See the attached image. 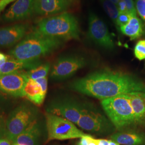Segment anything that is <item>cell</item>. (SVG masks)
<instances>
[{
  "label": "cell",
  "instance_id": "cell-1",
  "mask_svg": "<svg viewBox=\"0 0 145 145\" xmlns=\"http://www.w3.org/2000/svg\"><path fill=\"white\" fill-rule=\"evenodd\" d=\"M73 90L101 100L132 93H145V81L123 71L104 69L74 80Z\"/></svg>",
  "mask_w": 145,
  "mask_h": 145
},
{
  "label": "cell",
  "instance_id": "cell-2",
  "mask_svg": "<svg viewBox=\"0 0 145 145\" xmlns=\"http://www.w3.org/2000/svg\"><path fill=\"white\" fill-rule=\"evenodd\" d=\"M65 40L43 36L35 30L28 33L25 37L11 49L9 54L15 59L33 61L40 60L63 45Z\"/></svg>",
  "mask_w": 145,
  "mask_h": 145
},
{
  "label": "cell",
  "instance_id": "cell-3",
  "mask_svg": "<svg viewBox=\"0 0 145 145\" xmlns=\"http://www.w3.org/2000/svg\"><path fill=\"white\" fill-rule=\"evenodd\" d=\"M34 30L43 36L63 40H78L80 31L78 19L68 12L44 18L39 21Z\"/></svg>",
  "mask_w": 145,
  "mask_h": 145
},
{
  "label": "cell",
  "instance_id": "cell-4",
  "mask_svg": "<svg viewBox=\"0 0 145 145\" xmlns=\"http://www.w3.org/2000/svg\"><path fill=\"white\" fill-rule=\"evenodd\" d=\"M101 105L117 130L137 126L128 93L101 100Z\"/></svg>",
  "mask_w": 145,
  "mask_h": 145
},
{
  "label": "cell",
  "instance_id": "cell-5",
  "mask_svg": "<svg viewBox=\"0 0 145 145\" xmlns=\"http://www.w3.org/2000/svg\"><path fill=\"white\" fill-rule=\"evenodd\" d=\"M38 111L31 104L22 103L11 112L6 121L5 138L11 142L37 121Z\"/></svg>",
  "mask_w": 145,
  "mask_h": 145
},
{
  "label": "cell",
  "instance_id": "cell-6",
  "mask_svg": "<svg viewBox=\"0 0 145 145\" xmlns=\"http://www.w3.org/2000/svg\"><path fill=\"white\" fill-rule=\"evenodd\" d=\"M46 126L47 141L81 138L87 134L68 119L56 114L46 113Z\"/></svg>",
  "mask_w": 145,
  "mask_h": 145
},
{
  "label": "cell",
  "instance_id": "cell-7",
  "mask_svg": "<svg viewBox=\"0 0 145 145\" xmlns=\"http://www.w3.org/2000/svg\"><path fill=\"white\" fill-rule=\"evenodd\" d=\"M88 63L84 57L78 55H70L58 58L53 65L51 78L55 81H61L72 76Z\"/></svg>",
  "mask_w": 145,
  "mask_h": 145
},
{
  "label": "cell",
  "instance_id": "cell-8",
  "mask_svg": "<svg viewBox=\"0 0 145 145\" xmlns=\"http://www.w3.org/2000/svg\"><path fill=\"white\" fill-rule=\"evenodd\" d=\"M77 125L82 130L97 134L105 133L111 127L109 120L103 114L86 104H84Z\"/></svg>",
  "mask_w": 145,
  "mask_h": 145
},
{
  "label": "cell",
  "instance_id": "cell-9",
  "mask_svg": "<svg viewBox=\"0 0 145 145\" xmlns=\"http://www.w3.org/2000/svg\"><path fill=\"white\" fill-rule=\"evenodd\" d=\"M84 106V104L72 99H57L53 100L48 105L46 113L62 117L77 125Z\"/></svg>",
  "mask_w": 145,
  "mask_h": 145
},
{
  "label": "cell",
  "instance_id": "cell-10",
  "mask_svg": "<svg viewBox=\"0 0 145 145\" xmlns=\"http://www.w3.org/2000/svg\"><path fill=\"white\" fill-rule=\"evenodd\" d=\"M88 25V36L93 42L104 49H114V42L108 27L97 16L93 13H90Z\"/></svg>",
  "mask_w": 145,
  "mask_h": 145
},
{
  "label": "cell",
  "instance_id": "cell-11",
  "mask_svg": "<svg viewBox=\"0 0 145 145\" xmlns=\"http://www.w3.org/2000/svg\"><path fill=\"white\" fill-rule=\"evenodd\" d=\"M28 78L22 72L0 74V90L15 97L24 96V89Z\"/></svg>",
  "mask_w": 145,
  "mask_h": 145
},
{
  "label": "cell",
  "instance_id": "cell-12",
  "mask_svg": "<svg viewBox=\"0 0 145 145\" xmlns=\"http://www.w3.org/2000/svg\"><path fill=\"white\" fill-rule=\"evenodd\" d=\"M29 30V25L18 23L0 28V47L8 48L17 44L25 37Z\"/></svg>",
  "mask_w": 145,
  "mask_h": 145
},
{
  "label": "cell",
  "instance_id": "cell-13",
  "mask_svg": "<svg viewBox=\"0 0 145 145\" xmlns=\"http://www.w3.org/2000/svg\"><path fill=\"white\" fill-rule=\"evenodd\" d=\"M47 77L37 80L29 78L24 89V96L36 105L43 103L47 91Z\"/></svg>",
  "mask_w": 145,
  "mask_h": 145
},
{
  "label": "cell",
  "instance_id": "cell-14",
  "mask_svg": "<svg viewBox=\"0 0 145 145\" xmlns=\"http://www.w3.org/2000/svg\"><path fill=\"white\" fill-rule=\"evenodd\" d=\"M72 0H35L33 12L44 16L56 15L69 9Z\"/></svg>",
  "mask_w": 145,
  "mask_h": 145
},
{
  "label": "cell",
  "instance_id": "cell-15",
  "mask_svg": "<svg viewBox=\"0 0 145 145\" xmlns=\"http://www.w3.org/2000/svg\"><path fill=\"white\" fill-rule=\"evenodd\" d=\"M35 0H17L2 16L7 22L25 20L33 12Z\"/></svg>",
  "mask_w": 145,
  "mask_h": 145
},
{
  "label": "cell",
  "instance_id": "cell-16",
  "mask_svg": "<svg viewBox=\"0 0 145 145\" xmlns=\"http://www.w3.org/2000/svg\"><path fill=\"white\" fill-rule=\"evenodd\" d=\"M42 135V130L37 121L28 127L12 141L14 144L39 145Z\"/></svg>",
  "mask_w": 145,
  "mask_h": 145
},
{
  "label": "cell",
  "instance_id": "cell-17",
  "mask_svg": "<svg viewBox=\"0 0 145 145\" xmlns=\"http://www.w3.org/2000/svg\"><path fill=\"white\" fill-rule=\"evenodd\" d=\"M137 126L145 125V93H128Z\"/></svg>",
  "mask_w": 145,
  "mask_h": 145
},
{
  "label": "cell",
  "instance_id": "cell-18",
  "mask_svg": "<svg viewBox=\"0 0 145 145\" xmlns=\"http://www.w3.org/2000/svg\"><path fill=\"white\" fill-rule=\"evenodd\" d=\"M111 140L121 145H145V134L135 131H122L111 136Z\"/></svg>",
  "mask_w": 145,
  "mask_h": 145
},
{
  "label": "cell",
  "instance_id": "cell-19",
  "mask_svg": "<svg viewBox=\"0 0 145 145\" xmlns=\"http://www.w3.org/2000/svg\"><path fill=\"white\" fill-rule=\"evenodd\" d=\"M40 60L26 61L12 58L9 59L5 64L0 68V74H6L11 72H21L24 69L30 70L40 64Z\"/></svg>",
  "mask_w": 145,
  "mask_h": 145
},
{
  "label": "cell",
  "instance_id": "cell-20",
  "mask_svg": "<svg viewBox=\"0 0 145 145\" xmlns=\"http://www.w3.org/2000/svg\"><path fill=\"white\" fill-rule=\"evenodd\" d=\"M119 29L123 34L130 37L131 40L139 38L144 33L142 22L137 17H132L127 24L120 27Z\"/></svg>",
  "mask_w": 145,
  "mask_h": 145
},
{
  "label": "cell",
  "instance_id": "cell-21",
  "mask_svg": "<svg viewBox=\"0 0 145 145\" xmlns=\"http://www.w3.org/2000/svg\"><path fill=\"white\" fill-rule=\"evenodd\" d=\"M51 68L50 63L48 62L41 63L36 67L27 71L26 72V76L32 80H37L42 78L47 77Z\"/></svg>",
  "mask_w": 145,
  "mask_h": 145
},
{
  "label": "cell",
  "instance_id": "cell-22",
  "mask_svg": "<svg viewBox=\"0 0 145 145\" xmlns=\"http://www.w3.org/2000/svg\"><path fill=\"white\" fill-rule=\"evenodd\" d=\"M102 5L104 9L106 12L109 17L114 22V24H116L118 17L119 15V12L117 7V5H116L114 3L111 2L109 0H100Z\"/></svg>",
  "mask_w": 145,
  "mask_h": 145
},
{
  "label": "cell",
  "instance_id": "cell-23",
  "mask_svg": "<svg viewBox=\"0 0 145 145\" xmlns=\"http://www.w3.org/2000/svg\"><path fill=\"white\" fill-rule=\"evenodd\" d=\"M134 53L135 57L139 60L145 59V40H140L137 42L135 47Z\"/></svg>",
  "mask_w": 145,
  "mask_h": 145
},
{
  "label": "cell",
  "instance_id": "cell-24",
  "mask_svg": "<svg viewBox=\"0 0 145 145\" xmlns=\"http://www.w3.org/2000/svg\"><path fill=\"white\" fill-rule=\"evenodd\" d=\"M132 17H133L128 12H119L116 25L117 26L118 29L119 27L125 25L129 22Z\"/></svg>",
  "mask_w": 145,
  "mask_h": 145
},
{
  "label": "cell",
  "instance_id": "cell-25",
  "mask_svg": "<svg viewBox=\"0 0 145 145\" xmlns=\"http://www.w3.org/2000/svg\"><path fill=\"white\" fill-rule=\"evenodd\" d=\"M137 12L145 22V0H135Z\"/></svg>",
  "mask_w": 145,
  "mask_h": 145
},
{
  "label": "cell",
  "instance_id": "cell-26",
  "mask_svg": "<svg viewBox=\"0 0 145 145\" xmlns=\"http://www.w3.org/2000/svg\"><path fill=\"white\" fill-rule=\"evenodd\" d=\"M126 5L127 11L132 17H137V11L133 0H124Z\"/></svg>",
  "mask_w": 145,
  "mask_h": 145
},
{
  "label": "cell",
  "instance_id": "cell-27",
  "mask_svg": "<svg viewBox=\"0 0 145 145\" xmlns=\"http://www.w3.org/2000/svg\"><path fill=\"white\" fill-rule=\"evenodd\" d=\"M7 119L0 114V139L5 137Z\"/></svg>",
  "mask_w": 145,
  "mask_h": 145
},
{
  "label": "cell",
  "instance_id": "cell-28",
  "mask_svg": "<svg viewBox=\"0 0 145 145\" xmlns=\"http://www.w3.org/2000/svg\"><path fill=\"white\" fill-rule=\"evenodd\" d=\"M92 137H93L89 135L84 136L80 138V140L78 142V144L76 145H89Z\"/></svg>",
  "mask_w": 145,
  "mask_h": 145
},
{
  "label": "cell",
  "instance_id": "cell-29",
  "mask_svg": "<svg viewBox=\"0 0 145 145\" xmlns=\"http://www.w3.org/2000/svg\"><path fill=\"white\" fill-rule=\"evenodd\" d=\"M17 0H0V14L5 9L6 7Z\"/></svg>",
  "mask_w": 145,
  "mask_h": 145
},
{
  "label": "cell",
  "instance_id": "cell-30",
  "mask_svg": "<svg viewBox=\"0 0 145 145\" xmlns=\"http://www.w3.org/2000/svg\"><path fill=\"white\" fill-rule=\"evenodd\" d=\"M117 7H118L119 12H128L127 10L126 3L124 0H119L118 3L117 5Z\"/></svg>",
  "mask_w": 145,
  "mask_h": 145
},
{
  "label": "cell",
  "instance_id": "cell-31",
  "mask_svg": "<svg viewBox=\"0 0 145 145\" xmlns=\"http://www.w3.org/2000/svg\"><path fill=\"white\" fill-rule=\"evenodd\" d=\"M9 57L2 52H0V68L9 60Z\"/></svg>",
  "mask_w": 145,
  "mask_h": 145
},
{
  "label": "cell",
  "instance_id": "cell-32",
  "mask_svg": "<svg viewBox=\"0 0 145 145\" xmlns=\"http://www.w3.org/2000/svg\"><path fill=\"white\" fill-rule=\"evenodd\" d=\"M10 140L7 138H2L0 139V145H11Z\"/></svg>",
  "mask_w": 145,
  "mask_h": 145
},
{
  "label": "cell",
  "instance_id": "cell-33",
  "mask_svg": "<svg viewBox=\"0 0 145 145\" xmlns=\"http://www.w3.org/2000/svg\"><path fill=\"white\" fill-rule=\"evenodd\" d=\"M99 139H95L92 137L89 145H99Z\"/></svg>",
  "mask_w": 145,
  "mask_h": 145
},
{
  "label": "cell",
  "instance_id": "cell-34",
  "mask_svg": "<svg viewBox=\"0 0 145 145\" xmlns=\"http://www.w3.org/2000/svg\"><path fill=\"white\" fill-rule=\"evenodd\" d=\"M99 145H109V140L99 139Z\"/></svg>",
  "mask_w": 145,
  "mask_h": 145
},
{
  "label": "cell",
  "instance_id": "cell-35",
  "mask_svg": "<svg viewBox=\"0 0 145 145\" xmlns=\"http://www.w3.org/2000/svg\"><path fill=\"white\" fill-rule=\"evenodd\" d=\"M109 1H110L111 2H112V3H114L116 5H117L119 0H109Z\"/></svg>",
  "mask_w": 145,
  "mask_h": 145
},
{
  "label": "cell",
  "instance_id": "cell-36",
  "mask_svg": "<svg viewBox=\"0 0 145 145\" xmlns=\"http://www.w3.org/2000/svg\"><path fill=\"white\" fill-rule=\"evenodd\" d=\"M13 145H18V144H14Z\"/></svg>",
  "mask_w": 145,
  "mask_h": 145
}]
</instances>
